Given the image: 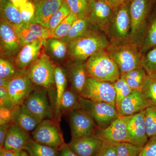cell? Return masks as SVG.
<instances>
[{
    "instance_id": "cell-45",
    "label": "cell",
    "mask_w": 156,
    "mask_h": 156,
    "mask_svg": "<svg viewBox=\"0 0 156 156\" xmlns=\"http://www.w3.org/2000/svg\"><path fill=\"white\" fill-rule=\"evenodd\" d=\"M0 107L11 110L13 108L6 87H0Z\"/></svg>"
},
{
    "instance_id": "cell-33",
    "label": "cell",
    "mask_w": 156,
    "mask_h": 156,
    "mask_svg": "<svg viewBox=\"0 0 156 156\" xmlns=\"http://www.w3.org/2000/svg\"><path fill=\"white\" fill-rule=\"evenodd\" d=\"M147 134L149 139L156 136V106L150 105L144 110Z\"/></svg>"
},
{
    "instance_id": "cell-53",
    "label": "cell",
    "mask_w": 156,
    "mask_h": 156,
    "mask_svg": "<svg viewBox=\"0 0 156 156\" xmlns=\"http://www.w3.org/2000/svg\"><path fill=\"white\" fill-rule=\"evenodd\" d=\"M10 80L0 77V87H7Z\"/></svg>"
},
{
    "instance_id": "cell-51",
    "label": "cell",
    "mask_w": 156,
    "mask_h": 156,
    "mask_svg": "<svg viewBox=\"0 0 156 156\" xmlns=\"http://www.w3.org/2000/svg\"><path fill=\"white\" fill-rule=\"evenodd\" d=\"M13 5L19 9L21 6L25 5L29 0H9Z\"/></svg>"
},
{
    "instance_id": "cell-24",
    "label": "cell",
    "mask_w": 156,
    "mask_h": 156,
    "mask_svg": "<svg viewBox=\"0 0 156 156\" xmlns=\"http://www.w3.org/2000/svg\"><path fill=\"white\" fill-rule=\"evenodd\" d=\"M73 62L69 68V78L71 88L80 95L88 77L86 61Z\"/></svg>"
},
{
    "instance_id": "cell-21",
    "label": "cell",
    "mask_w": 156,
    "mask_h": 156,
    "mask_svg": "<svg viewBox=\"0 0 156 156\" xmlns=\"http://www.w3.org/2000/svg\"><path fill=\"white\" fill-rule=\"evenodd\" d=\"M148 106L150 105L141 91L132 90L122 101L119 114L120 116H131L142 111Z\"/></svg>"
},
{
    "instance_id": "cell-31",
    "label": "cell",
    "mask_w": 156,
    "mask_h": 156,
    "mask_svg": "<svg viewBox=\"0 0 156 156\" xmlns=\"http://www.w3.org/2000/svg\"><path fill=\"white\" fill-rule=\"evenodd\" d=\"M140 48L142 53L156 46V5L150 17L149 24Z\"/></svg>"
},
{
    "instance_id": "cell-35",
    "label": "cell",
    "mask_w": 156,
    "mask_h": 156,
    "mask_svg": "<svg viewBox=\"0 0 156 156\" xmlns=\"http://www.w3.org/2000/svg\"><path fill=\"white\" fill-rule=\"evenodd\" d=\"M116 93L115 106L119 113L120 105L123 99L132 91L124 78L121 77L113 83Z\"/></svg>"
},
{
    "instance_id": "cell-26",
    "label": "cell",
    "mask_w": 156,
    "mask_h": 156,
    "mask_svg": "<svg viewBox=\"0 0 156 156\" xmlns=\"http://www.w3.org/2000/svg\"><path fill=\"white\" fill-rule=\"evenodd\" d=\"M121 77L124 78L132 90L140 91H142L149 78L142 67L132 70Z\"/></svg>"
},
{
    "instance_id": "cell-32",
    "label": "cell",
    "mask_w": 156,
    "mask_h": 156,
    "mask_svg": "<svg viewBox=\"0 0 156 156\" xmlns=\"http://www.w3.org/2000/svg\"><path fill=\"white\" fill-rule=\"evenodd\" d=\"M24 150L31 156H59V150L39 143L32 138L27 143Z\"/></svg>"
},
{
    "instance_id": "cell-2",
    "label": "cell",
    "mask_w": 156,
    "mask_h": 156,
    "mask_svg": "<svg viewBox=\"0 0 156 156\" xmlns=\"http://www.w3.org/2000/svg\"><path fill=\"white\" fill-rule=\"evenodd\" d=\"M105 50L116 63L121 76L132 70L141 67L143 55L137 43L129 41L111 42Z\"/></svg>"
},
{
    "instance_id": "cell-1",
    "label": "cell",
    "mask_w": 156,
    "mask_h": 156,
    "mask_svg": "<svg viewBox=\"0 0 156 156\" xmlns=\"http://www.w3.org/2000/svg\"><path fill=\"white\" fill-rule=\"evenodd\" d=\"M110 44L104 33L92 28L68 44L69 55L73 61H86Z\"/></svg>"
},
{
    "instance_id": "cell-34",
    "label": "cell",
    "mask_w": 156,
    "mask_h": 156,
    "mask_svg": "<svg viewBox=\"0 0 156 156\" xmlns=\"http://www.w3.org/2000/svg\"><path fill=\"white\" fill-rule=\"evenodd\" d=\"M141 66L150 78L156 79V48L143 55Z\"/></svg>"
},
{
    "instance_id": "cell-19",
    "label": "cell",
    "mask_w": 156,
    "mask_h": 156,
    "mask_svg": "<svg viewBox=\"0 0 156 156\" xmlns=\"http://www.w3.org/2000/svg\"><path fill=\"white\" fill-rule=\"evenodd\" d=\"M129 143L143 147L149 138L147 134L143 111L131 116L128 123Z\"/></svg>"
},
{
    "instance_id": "cell-52",
    "label": "cell",
    "mask_w": 156,
    "mask_h": 156,
    "mask_svg": "<svg viewBox=\"0 0 156 156\" xmlns=\"http://www.w3.org/2000/svg\"><path fill=\"white\" fill-rule=\"evenodd\" d=\"M16 156H31L27 151L24 149L16 151Z\"/></svg>"
},
{
    "instance_id": "cell-46",
    "label": "cell",
    "mask_w": 156,
    "mask_h": 156,
    "mask_svg": "<svg viewBox=\"0 0 156 156\" xmlns=\"http://www.w3.org/2000/svg\"><path fill=\"white\" fill-rule=\"evenodd\" d=\"M12 110L0 107V125L12 123Z\"/></svg>"
},
{
    "instance_id": "cell-27",
    "label": "cell",
    "mask_w": 156,
    "mask_h": 156,
    "mask_svg": "<svg viewBox=\"0 0 156 156\" xmlns=\"http://www.w3.org/2000/svg\"><path fill=\"white\" fill-rule=\"evenodd\" d=\"M44 48L47 52L55 60H63L68 51V44L62 40L51 37L45 42Z\"/></svg>"
},
{
    "instance_id": "cell-37",
    "label": "cell",
    "mask_w": 156,
    "mask_h": 156,
    "mask_svg": "<svg viewBox=\"0 0 156 156\" xmlns=\"http://www.w3.org/2000/svg\"><path fill=\"white\" fill-rule=\"evenodd\" d=\"M70 9L71 12L79 17H87L89 9V2L87 0H64Z\"/></svg>"
},
{
    "instance_id": "cell-5",
    "label": "cell",
    "mask_w": 156,
    "mask_h": 156,
    "mask_svg": "<svg viewBox=\"0 0 156 156\" xmlns=\"http://www.w3.org/2000/svg\"><path fill=\"white\" fill-rule=\"evenodd\" d=\"M55 68L50 56L42 52L26 73L35 86L48 89L55 85Z\"/></svg>"
},
{
    "instance_id": "cell-40",
    "label": "cell",
    "mask_w": 156,
    "mask_h": 156,
    "mask_svg": "<svg viewBox=\"0 0 156 156\" xmlns=\"http://www.w3.org/2000/svg\"><path fill=\"white\" fill-rule=\"evenodd\" d=\"M117 156H139L142 147L129 142L116 144Z\"/></svg>"
},
{
    "instance_id": "cell-44",
    "label": "cell",
    "mask_w": 156,
    "mask_h": 156,
    "mask_svg": "<svg viewBox=\"0 0 156 156\" xmlns=\"http://www.w3.org/2000/svg\"><path fill=\"white\" fill-rule=\"evenodd\" d=\"M96 156H117L116 144L103 142L102 147Z\"/></svg>"
},
{
    "instance_id": "cell-48",
    "label": "cell",
    "mask_w": 156,
    "mask_h": 156,
    "mask_svg": "<svg viewBox=\"0 0 156 156\" xmlns=\"http://www.w3.org/2000/svg\"><path fill=\"white\" fill-rule=\"evenodd\" d=\"M11 124L0 125V148L3 147L8 129Z\"/></svg>"
},
{
    "instance_id": "cell-30",
    "label": "cell",
    "mask_w": 156,
    "mask_h": 156,
    "mask_svg": "<svg viewBox=\"0 0 156 156\" xmlns=\"http://www.w3.org/2000/svg\"><path fill=\"white\" fill-rule=\"evenodd\" d=\"M66 85L67 78L66 73L61 67H56L55 71V86L56 89L55 112L57 118L58 116L59 118L60 116L59 112V105L62 95L66 89Z\"/></svg>"
},
{
    "instance_id": "cell-12",
    "label": "cell",
    "mask_w": 156,
    "mask_h": 156,
    "mask_svg": "<svg viewBox=\"0 0 156 156\" xmlns=\"http://www.w3.org/2000/svg\"><path fill=\"white\" fill-rule=\"evenodd\" d=\"M89 2L88 19L93 28L108 34L113 10L109 5L100 0Z\"/></svg>"
},
{
    "instance_id": "cell-28",
    "label": "cell",
    "mask_w": 156,
    "mask_h": 156,
    "mask_svg": "<svg viewBox=\"0 0 156 156\" xmlns=\"http://www.w3.org/2000/svg\"><path fill=\"white\" fill-rule=\"evenodd\" d=\"M80 95L72 88L66 89L59 105L60 115L62 114L68 113L74 110L80 108Z\"/></svg>"
},
{
    "instance_id": "cell-43",
    "label": "cell",
    "mask_w": 156,
    "mask_h": 156,
    "mask_svg": "<svg viewBox=\"0 0 156 156\" xmlns=\"http://www.w3.org/2000/svg\"><path fill=\"white\" fill-rule=\"evenodd\" d=\"M139 156H156V136L148 139Z\"/></svg>"
},
{
    "instance_id": "cell-42",
    "label": "cell",
    "mask_w": 156,
    "mask_h": 156,
    "mask_svg": "<svg viewBox=\"0 0 156 156\" xmlns=\"http://www.w3.org/2000/svg\"><path fill=\"white\" fill-rule=\"evenodd\" d=\"M20 15L24 23H33L35 17V6L33 1L29 0L19 9Z\"/></svg>"
},
{
    "instance_id": "cell-4",
    "label": "cell",
    "mask_w": 156,
    "mask_h": 156,
    "mask_svg": "<svg viewBox=\"0 0 156 156\" xmlns=\"http://www.w3.org/2000/svg\"><path fill=\"white\" fill-rule=\"evenodd\" d=\"M131 29L129 41L137 43L146 30L147 23L156 5V0H128Z\"/></svg>"
},
{
    "instance_id": "cell-50",
    "label": "cell",
    "mask_w": 156,
    "mask_h": 156,
    "mask_svg": "<svg viewBox=\"0 0 156 156\" xmlns=\"http://www.w3.org/2000/svg\"><path fill=\"white\" fill-rule=\"evenodd\" d=\"M0 156H16V152L0 148Z\"/></svg>"
},
{
    "instance_id": "cell-29",
    "label": "cell",
    "mask_w": 156,
    "mask_h": 156,
    "mask_svg": "<svg viewBox=\"0 0 156 156\" xmlns=\"http://www.w3.org/2000/svg\"><path fill=\"white\" fill-rule=\"evenodd\" d=\"M92 28H94L90 24L88 17H79L74 22L66 37L62 40L69 44Z\"/></svg>"
},
{
    "instance_id": "cell-47",
    "label": "cell",
    "mask_w": 156,
    "mask_h": 156,
    "mask_svg": "<svg viewBox=\"0 0 156 156\" xmlns=\"http://www.w3.org/2000/svg\"><path fill=\"white\" fill-rule=\"evenodd\" d=\"M106 3L113 9H118L128 2V0H100Z\"/></svg>"
},
{
    "instance_id": "cell-49",
    "label": "cell",
    "mask_w": 156,
    "mask_h": 156,
    "mask_svg": "<svg viewBox=\"0 0 156 156\" xmlns=\"http://www.w3.org/2000/svg\"><path fill=\"white\" fill-rule=\"evenodd\" d=\"M59 151V156H78L70 149L68 144H65Z\"/></svg>"
},
{
    "instance_id": "cell-41",
    "label": "cell",
    "mask_w": 156,
    "mask_h": 156,
    "mask_svg": "<svg viewBox=\"0 0 156 156\" xmlns=\"http://www.w3.org/2000/svg\"><path fill=\"white\" fill-rule=\"evenodd\" d=\"M141 92L148 104L156 106V79L149 77Z\"/></svg>"
},
{
    "instance_id": "cell-3",
    "label": "cell",
    "mask_w": 156,
    "mask_h": 156,
    "mask_svg": "<svg viewBox=\"0 0 156 156\" xmlns=\"http://www.w3.org/2000/svg\"><path fill=\"white\" fill-rule=\"evenodd\" d=\"M86 64L88 77L112 83L121 77L118 66L105 50L90 56Z\"/></svg>"
},
{
    "instance_id": "cell-7",
    "label": "cell",
    "mask_w": 156,
    "mask_h": 156,
    "mask_svg": "<svg viewBox=\"0 0 156 156\" xmlns=\"http://www.w3.org/2000/svg\"><path fill=\"white\" fill-rule=\"evenodd\" d=\"M31 136L37 142L59 150L65 144L58 121L53 119L42 121L32 132Z\"/></svg>"
},
{
    "instance_id": "cell-23",
    "label": "cell",
    "mask_w": 156,
    "mask_h": 156,
    "mask_svg": "<svg viewBox=\"0 0 156 156\" xmlns=\"http://www.w3.org/2000/svg\"><path fill=\"white\" fill-rule=\"evenodd\" d=\"M12 123L29 133L41 122L29 111L23 104L12 109Z\"/></svg>"
},
{
    "instance_id": "cell-16",
    "label": "cell",
    "mask_w": 156,
    "mask_h": 156,
    "mask_svg": "<svg viewBox=\"0 0 156 156\" xmlns=\"http://www.w3.org/2000/svg\"><path fill=\"white\" fill-rule=\"evenodd\" d=\"M46 40H37L22 47L14 60V65L17 69L26 70L38 58Z\"/></svg>"
},
{
    "instance_id": "cell-15",
    "label": "cell",
    "mask_w": 156,
    "mask_h": 156,
    "mask_svg": "<svg viewBox=\"0 0 156 156\" xmlns=\"http://www.w3.org/2000/svg\"><path fill=\"white\" fill-rule=\"evenodd\" d=\"M0 41L1 54L4 57L15 58L22 48L14 29L1 19Z\"/></svg>"
},
{
    "instance_id": "cell-18",
    "label": "cell",
    "mask_w": 156,
    "mask_h": 156,
    "mask_svg": "<svg viewBox=\"0 0 156 156\" xmlns=\"http://www.w3.org/2000/svg\"><path fill=\"white\" fill-rule=\"evenodd\" d=\"M70 149L78 156H96L103 142L95 134L78 138H72L68 144Z\"/></svg>"
},
{
    "instance_id": "cell-36",
    "label": "cell",
    "mask_w": 156,
    "mask_h": 156,
    "mask_svg": "<svg viewBox=\"0 0 156 156\" xmlns=\"http://www.w3.org/2000/svg\"><path fill=\"white\" fill-rule=\"evenodd\" d=\"M78 18V17L75 14L71 13L57 27L52 34V37L62 40L67 35L74 22Z\"/></svg>"
},
{
    "instance_id": "cell-11",
    "label": "cell",
    "mask_w": 156,
    "mask_h": 156,
    "mask_svg": "<svg viewBox=\"0 0 156 156\" xmlns=\"http://www.w3.org/2000/svg\"><path fill=\"white\" fill-rule=\"evenodd\" d=\"M131 116H120L104 129L97 128L95 134L102 142L116 144L129 142L128 123Z\"/></svg>"
},
{
    "instance_id": "cell-14",
    "label": "cell",
    "mask_w": 156,
    "mask_h": 156,
    "mask_svg": "<svg viewBox=\"0 0 156 156\" xmlns=\"http://www.w3.org/2000/svg\"><path fill=\"white\" fill-rule=\"evenodd\" d=\"M35 87L26 71L10 80L6 88L13 108L23 104Z\"/></svg>"
},
{
    "instance_id": "cell-39",
    "label": "cell",
    "mask_w": 156,
    "mask_h": 156,
    "mask_svg": "<svg viewBox=\"0 0 156 156\" xmlns=\"http://www.w3.org/2000/svg\"><path fill=\"white\" fill-rule=\"evenodd\" d=\"M26 70H20L7 59H0V77L11 80Z\"/></svg>"
},
{
    "instance_id": "cell-9",
    "label": "cell",
    "mask_w": 156,
    "mask_h": 156,
    "mask_svg": "<svg viewBox=\"0 0 156 156\" xmlns=\"http://www.w3.org/2000/svg\"><path fill=\"white\" fill-rule=\"evenodd\" d=\"M131 29V18L128 2L114 10L107 35L111 37V42L127 41H129Z\"/></svg>"
},
{
    "instance_id": "cell-22",
    "label": "cell",
    "mask_w": 156,
    "mask_h": 156,
    "mask_svg": "<svg viewBox=\"0 0 156 156\" xmlns=\"http://www.w3.org/2000/svg\"><path fill=\"white\" fill-rule=\"evenodd\" d=\"M30 138L29 133L12 123L8 129L2 147L14 151L24 149Z\"/></svg>"
},
{
    "instance_id": "cell-25",
    "label": "cell",
    "mask_w": 156,
    "mask_h": 156,
    "mask_svg": "<svg viewBox=\"0 0 156 156\" xmlns=\"http://www.w3.org/2000/svg\"><path fill=\"white\" fill-rule=\"evenodd\" d=\"M1 19L11 25L14 30L23 24L20 11L9 0H0Z\"/></svg>"
},
{
    "instance_id": "cell-13",
    "label": "cell",
    "mask_w": 156,
    "mask_h": 156,
    "mask_svg": "<svg viewBox=\"0 0 156 156\" xmlns=\"http://www.w3.org/2000/svg\"><path fill=\"white\" fill-rule=\"evenodd\" d=\"M68 114L72 138L94 134L98 128L94 120L87 112L79 108L72 111Z\"/></svg>"
},
{
    "instance_id": "cell-20",
    "label": "cell",
    "mask_w": 156,
    "mask_h": 156,
    "mask_svg": "<svg viewBox=\"0 0 156 156\" xmlns=\"http://www.w3.org/2000/svg\"><path fill=\"white\" fill-rule=\"evenodd\" d=\"M63 2V0H34L36 10L34 23L49 29L50 19Z\"/></svg>"
},
{
    "instance_id": "cell-10",
    "label": "cell",
    "mask_w": 156,
    "mask_h": 156,
    "mask_svg": "<svg viewBox=\"0 0 156 156\" xmlns=\"http://www.w3.org/2000/svg\"><path fill=\"white\" fill-rule=\"evenodd\" d=\"M47 90L43 87L35 86L23 104L29 111L41 122L47 119H53V111Z\"/></svg>"
},
{
    "instance_id": "cell-17",
    "label": "cell",
    "mask_w": 156,
    "mask_h": 156,
    "mask_svg": "<svg viewBox=\"0 0 156 156\" xmlns=\"http://www.w3.org/2000/svg\"><path fill=\"white\" fill-rule=\"evenodd\" d=\"M22 48L24 45L37 41L52 37L50 30L37 23H24L14 30Z\"/></svg>"
},
{
    "instance_id": "cell-6",
    "label": "cell",
    "mask_w": 156,
    "mask_h": 156,
    "mask_svg": "<svg viewBox=\"0 0 156 156\" xmlns=\"http://www.w3.org/2000/svg\"><path fill=\"white\" fill-rule=\"evenodd\" d=\"M80 108L87 112L98 129L107 128L120 116L116 108L111 104L95 102L80 96Z\"/></svg>"
},
{
    "instance_id": "cell-38",
    "label": "cell",
    "mask_w": 156,
    "mask_h": 156,
    "mask_svg": "<svg viewBox=\"0 0 156 156\" xmlns=\"http://www.w3.org/2000/svg\"><path fill=\"white\" fill-rule=\"evenodd\" d=\"M71 13V12L69 7L63 0V3L61 7L58 9V11L53 14L50 20L49 29L50 30L52 34L57 27Z\"/></svg>"
},
{
    "instance_id": "cell-54",
    "label": "cell",
    "mask_w": 156,
    "mask_h": 156,
    "mask_svg": "<svg viewBox=\"0 0 156 156\" xmlns=\"http://www.w3.org/2000/svg\"><path fill=\"white\" fill-rule=\"evenodd\" d=\"M87 1H89V2H90V1H91V0H87Z\"/></svg>"
},
{
    "instance_id": "cell-8",
    "label": "cell",
    "mask_w": 156,
    "mask_h": 156,
    "mask_svg": "<svg viewBox=\"0 0 156 156\" xmlns=\"http://www.w3.org/2000/svg\"><path fill=\"white\" fill-rule=\"evenodd\" d=\"M81 96L95 102H106L115 106L116 93L112 83L88 77Z\"/></svg>"
}]
</instances>
